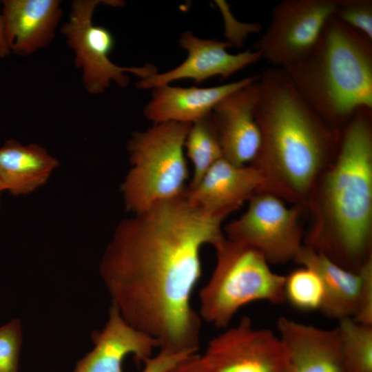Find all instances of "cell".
Listing matches in <instances>:
<instances>
[{
  "label": "cell",
  "mask_w": 372,
  "mask_h": 372,
  "mask_svg": "<svg viewBox=\"0 0 372 372\" xmlns=\"http://www.w3.org/2000/svg\"><path fill=\"white\" fill-rule=\"evenodd\" d=\"M277 328L287 372H347L336 328L322 329L285 317L278 319Z\"/></svg>",
  "instance_id": "9a60e30c"
},
{
  "label": "cell",
  "mask_w": 372,
  "mask_h": 372,
  "mask_svg": "<svg viewBox=\"0 0 372 372\" xmlns=\"http://www.w3.org/2000/svg\"><path fill=\"white\" fill-rule=\"evenodd\" d=\"M333 15L372 40L371 0H335Z\"/></svg>",
  "instance_id": "603a6c76"
},
{
  "label": "cell",
  "mask_w": 372,
  "mask_h": 372,
  "mask_svg": "<svg viewBox=\"0 0 372 372\" xmlns=\"http://www.w3.org/2000/svg\"><path fill=\"white\" fill-rule=\"evenodd\" d=\"M316 271L324 288V300L320 311L331 319L354 318L360 302L362 273L347 269L324 254L302 246L294 260Z\"/></svg>",
  "instance_id": "ac0fdd59"
},
{
  "label": "cell",
  "mask_w": 372,
  "mask_h": 372,
  "mask_svg": "<svg viewBox=\"0 0 372 372\" xmlns=\"http://www.w3.org/2000/svg\"><path fill=\"white\" fill-rule=\"evenodd\" d=\"M191 125L161 123L132 134L127 143L131 167L121 188L127 210L141 213L185 192L184 148Z\"/></svg>",
  "instance_id": "8992f818"
},
{
  "label": "cell",
  "mask_w": 372,
  "mask_h": 372,
  "mask_svg": "<svg viewBox=\"0 0 372 372\" xmlns=\"http://www.w3.org/2000/svg\"><path fill=\"white\" fill-rule=\"evenodd\" d=\"M194 354L195 353H176L159 349L158 353L143 362L144 366L141 372H167Z\"/></svg>",
  "instance_id": "484cf974"
},
{
  "label": "cell",
  "mask_w": 372,
  "mask_h": 372,
  "mask_svg": "<svg viewBox=\"0 0 372 372\" xmlns=\"http://www.w3.org/2000/svg\"><path fill=\"white\" fill-rule=\"evenodd\" d=\"M59 0L3 1V19L10 52L32 54L53 40L62 15Z\"/></svg>",
  "instance_id": "e0dca14e"
},
{
  "label": "cell",
  "mask_w": 372,
  "mask_h": 372,
  "mask_svg": "<svg viewBox=\"0 0 372 372\" xmlns=\"http://www.w3.org/2000/svg\"><path fill=\"white\" fill-rule=\"evenodd\" d=\"M335 0H284L271 11L269 23L254 45L275 68H285L307 56L317 43Z\"/></svg>",
  "instance_id": "ba28073f"
},
{
  "label": "cell",
  "mask_w": 372,
  "mask_h": 372,
  "mask_svg": "<svg viewBox=\"0 0 372 372\" xmlns=\"http://www.w3.org/2000/svg\"><path fill=\"white\" fill-rule=\"evenodd\" d=\"M227 216L204 211L185 192L114 230L100 276L123 318L154 338L159 349L197 353L202 320L192 298L202 273L200 252L225 238Z\"/></svg>",
  "instance_id": "6da1fadb"
},
{
  "label": "cell",
  "mask_w": 372,
  "mask_h": 372,
  "mask_svg": "<svg viewBox=\"0 0 372 372\" xmlns=\"http://www.w3.org/2000/svg\"><path fill=\"white\" fill-rule=\"evenodd\" d=\"M185 147L194 167L192 180L187 187L190 188L194 187L209 168L223 158L211 112L192 123L185 139Z\"/></svg>",
  "instance_id": "ffe728a7"
},
{
  "label": "cell",
  "mask_w": 372,
  "mask_h": 372,
  "mask_svg": "<svg viewBox=\"0 0 372 372\" xmlns=\"http://www.w3.org/2000/svg\"><path fill=\"white\" fill-rule=\"evenodd\" d=\"M372 108L361 107L341 132L324 184L332 233L313 249L358 271L369 256L372 220Z\"/></svg>",
  "instance_id": "3957f363"
},
{
  "label": "cell",
  "mask_w": 372,
  "mask_h": 372,
  "mask_svg": "<svg viewBox=\"0 0 372 372\" xmlns=\"http://www.w3.org/2000/svg\"><path fill=\"white\" fill-rule=\"evenodd\" d=\"M22 339L19 319L0 327V372H19Z\"/></svg>",
  "instance_id": "cb8c5ba5"
},
{
  "label": "cell",
  "mask_w": 372,
  "mask_h": 372,
  "mask_svg": "<svg viewBox=\"0 0 372 372\" xmlns=\"http://www.w3.org/2000/svg\"><path fill=\"white\" fill-rule=\"evenodd\" d=\"M298 215L276 196L256 194L245 212L225 227V236L257 249L269 263H285L295 260L302 247Z\"/></svg>",
  "instance_id": "9c48e42d"
},
{
  "label": "cell",
  "mask_w": 372,
  "mask_h": 372,
  "mask_svg": "<svg viewBox=\"0 0 372 372\" xmlns=\"http://www.w3.org/2000/svg\"><path fill=\"white\" fill-rule=\"evenodd\" d=\"M59 164L37 144L23 145L12 138L0 147V180L14 196L30 194L43 185Z\"/></svg>",
  "instance_id": "d6986e66"
},
{
  "label": "cell",
  "mask_w": 372,
  "mask_h": 372,
  "mask_svg": "<svg viewBox=\"0 0 372 372\" xmlns=\"http://www.w3.org/2000/svg\"><path fill=\"white\" fill-rule=\"evenodd\" d=\"M259 75L210 87H173L164 85L152 89L151 99L143 114L154 124L165 122L193 123L212 112L229 94L254 81Z\"/></svg>",
  "instance_id": "2e32d148"
},
{
  "label": "cell",
  "mask_w": 372,
  "mask_h": 372,
  "mask_svg": "<svg viewBox=\"0 0 372 372\" xmlns=\"http://www.w3.org/2000/svg\"><path fill=\"white\" fill-rule=\"evenodd\" d=\"M283 70L304 101L336 129L358 109L372 108V40L333 15L310 53Z\"/></svg>",
  "instance_id": "277c9868"
},
{
  "label": "cell",
  "mask_w": 372,
  "mask_h": 372,
  "mask_svg": "<svg viewBox=\"0 0 372 372\" xmlns=\"http://www.w3.org/2000/svg\"><path fill=\"white\" fill-rule=\"evenodd\" d=\"M258 84L254 112L261 145L252 165L262 172L268 188L302 196L336 154L341 132L304 101L283 69L265 70Z\"/></svg>",
  "instance_id": "7a4b0ae2"
},
{
  "label": "cell",
  "mask_w": 372,
  "mask_h": 372,
  "mask_svg": "<svg viewBox=\"0 0 372 372\" xmlns=\"http://www.w3.org/2000/svg\"><path fill=\"white\" fill-rule=\"evenodd\" d=\"M5 190H6V187L3 184V183L1 182V180H0V197H1V192ZM0 207H1V202H0Z\"/></svg>",
  "instance_id": "f1b7e54d"
},
{
  "label": "cell",
  "mask_w": 372,
  "mask_h": 372,
  "mask_svg": "<svg viewBox=\"0 0 372 372\" xmlns=\"http://www.w3.org/2000/svg\"><path fill=\"white\" fill-rule=\"evenodd\" d=\"M258 79L225 96L211 112L223 158L239 166L252 163L261 145L254 112Z\"/></svg>",
  "instance_id": "7c38bea8"
},
{
  "label": "cell",
  "mask_w": 372,
  "mask_h": 372,
  "mask_svg": "<svg viewBox=\"0 0 372 372\" xmlns=\"http://www.w3.org/2000/svg\"><path fill=\"white\" fill-rule=\"evenodd\" d=\"M362 287L358 311L353 318L358 322L372 326V258L361 267Z\"/></svg>",
  "instance_id": "d4e9b609"
},
{
  "label": "cell",
  "mask_w": 372,
  "mask_h": 372,
  "mask_svg": "<svg viewBox=\"0 0 372 372\" xmlns=\"http://www.w3.org/2000/svg\"><path fill=\"white\" fill-rule=\"evenodd\" d=\"M92 340L93 349L77 362L73 372H125L127 356L143 363L159 348L154 338L128 324L112 304L105 326L92 332Z\"/></svg>",
  "instance_id": "4fadbf2b"
},
{
  "label": "cell",
  "mask_w": 372,
  "mask_h": 372,
  "mask_svg": "<svg viewBox=\"0 0 372 372\" xmlns=\"http://www.w3.org/2000/svg\"><path fill=\"white\" fill-rule=\"evenodd\" d=\"M285 301L304 311H320L324 300V288L319 274L302 266L285 276Z\"/></svg>",
  "instance_id": "7402d4cb"
},
{
  "label": "cell",
  "mask_w": 372,
  "mask_h": 372,
  "mask_svg": "<svg viewBox=\"0 0 372 372\" xmlns=\"http://www.w3.org/2000/svg\"><path fill=\"white\" fill-rule=\"evenodd\" d=\"M167 372H207L201 355L195 353L179 362Z\"/></svg>",
  "instance_id": "4316f807"
},
{
  "label": "cell",
  "mask_w": 372,
  "mask_h": 372,
  "mask_svg": "<svg viewBox=\"0 0 372 372\" xmlns=\"http://www.w3.org/2000/svg\"><path fill=\"white\" fill-rule=\"evenodd\" d=\"M179 45L187 52L186 59L172 70L140 79L137 88L152 90L183 79H191L196 83L216 76L226 79L262 59L258 51L249 49L230 54L227 49L231 45L227 41L203 39L191 31L181 34Z\"/></svg>",
  "instance_id": "8fae6325"
},
{
  "label": "cell",
  "mask_w": 372,
  "mask_h": 372,
  "mask_svg": "<svg viewBox=\"0 0 372 372\" xmlns=\"http://www.w3.org/2000/svg\"><path fill=\"white\" fill-rule=\"evenodd\" d=\"M200 355L207 372H287L279 336L256 327L248 316L211 338Z\"/></svg>",
  "instance_id": "30bf717a"
},
{
  "label": "cell",
  "mask_w": 372,
  "mask_h": 372,
  "mask_svg": "<svg viewBox=\"0 0 372 372\" xmlns=\"http://www.w3.org/2000/svg\"><path fill=\"white\" fill-rule=\"evenodd\" d=\"M214 248L216 265L198 294L202 321L224 329L249 303L285 302V276L273 272L257 249L226 236Z\"/></svg>",
  "instance_id": "5b68a950"
},
{
  "label": "cell",
  "mask_w": 372,
  "mask_h": 372,
  "mask_svg": "<svg viewBox=\"0 0 372 372\" xmlns=\"http://www.w3.org/2000/svg\"><path fill=\"white\" fill-rule=\"evenodd\" d=\"M264 188L267 182L260 169L221 158L194 187L186 188L185 194L205 211L229 215Z\"/></svg>",
  "instance_id": "5bb4252c"
},
{
  "label": "cell",
  "mask_w": 372,
  "mask_h": 372,
  "mask_svg": "<svg viewBox=\"0 0 372 372\" xmlns=\"http://www.w3.org/2000/svg\"><path fill=\"white\" fill-rule=\"evenodd\" d=\"M120 6V1L76 0L71 6L69 20L65 23L61 32L67 43L74 52V64L83 73V83L92 94L103 92L111 82L125 87L130 78L127 72L132 73L141 79L158 72L152 64L142 67H121L112 63L109 54L114 47V39L107 28L93 23V13L99 4Z\"/></svg>",
  "instance_id": "52a82bcc"
},
{
  "label": "cell",
  "mask_w": 372,
  "mask_h": 372,
  "mask_svg": "<svg viewBox=\"0 0 372 372\" xmlns=\"http://www.w3.org/2000/svg\"><path fill=\"white\" fill-rule=\"evenodd\" d=\"M10 52L6 37L3 16L0 13V59L6 57Z\"/></svg>",
  "instance_id": "83f0119b"
},
{
  "label": "cell",
  "mask_w": 372,
  "mask_h": 372,
  "mask_svg": "<svg viewBox=\"0 0 372 372\" xmlns=\"http://www.w3.org/2000/svg\"><path fill=\"white\" fill-rule=\"evenodd\" d=\"M338 322L335 328L347 372H372V326L351 318Z\"/></svg>",
  "instance_id": "44dd1931"
}]
</instances>
